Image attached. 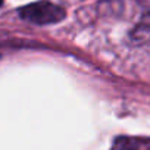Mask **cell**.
<instances>
[{
    "mask_svg": "<svg viewBox=\"0 0 150 150\" xmlns=\"http://www.w3.org/2000/svg\"><path fill=\"white\" fill-rule=\"evenodd\" d=\"M19 16L31 24L37 25H49V24H56L65 19L66 12L62 6L47 2V0H41V2L30 3L24 8L19 9Z\"/></svg>",
    "mask_w": 150,
    "mask_h": 150,
    "instance_id": "obj_1",
    "label": "cell"
},
{
    "mask_svg": "<svg viewBox=\"0 0 150 150\" xmlns=\"http://www.w3.org/2000/svg\"><path fill=\"white\" fill-rule=\"evenodd\" d=\"M129 38L137 46H147V47H150V12L141 16L138 24L131 31Z\"/></svg>",
    "mask_w": 150,
    "mask_h": 150,
    "instance_id": "obj_2",
    "label": "cell"
},
{
    "mask_svg": "<svg viewBox=\"0 0 150 150\" xmlns=\"http://www.w3.org/2000/svg\"><path fill=\"white\" fill-rule=\"evenodd\" d=\"M113 150H137L134 144H131L128 140H119L116 144H115V149Z\"/></svg>",
    "mask_w": 150,
    "mask_h": 150,
    "instance_id": "obj_3",
    "label": "cell"
},
{
    "mask_svg": "<svg viewBox=\"0 0 150 150\" xmlns=\"http://www.w3.org/2000/svg\"><path fill=\"white\" fill-rule=\"evenodd\" d=\"M0 6H2V0H0Z\"/></svg>",
    "mask_w": 150,
    "mask_h": 150,
    "instance_id": "obj_4",
    "label": "cell"
}]
</instances>
